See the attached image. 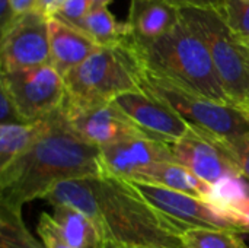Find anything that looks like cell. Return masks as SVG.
<instances>
[{
	"label": "cell",
	"instance_id": "obj_28",
	"mask_svg": "<svg viewBox=\"0 0 249 248\" xmlns=\"http://www.w3.org/2000/svg\"><path fill=\"white\" fill-rule=\"evenodd\" d=\"M166 4H171L179 10L184 9H200V10H214L223 15L225 0H159Z\"/></svg>",
	"mask_w": 249,
	"mask_h": 248
},
{
	"label": "cell",
	"instance_id": "obj_35",
	"mask_svg": "<svg viewBox=\"0 0 249 248\" xmlns=\"http://www.w3.org/2000/svg\"><path fill=\"white\" fill-rule=\"evenodd\" d=\"M244 41H245V44L248 45V48H249V38H247V39H244Z\"/></svg>",
	"mask_w": 249,
	"mask_h": 248
},
{
	"label": "cell",
	"instance_id": "obj_27",
	"mask_svg": "<svg viewBox=\"0 0 249 248\" xmlns=\"http://www.w3.org/2000/svg\"><path fill=\"white\" fill-rule=\"evenodd\" d=\"M36 3L38 0H7L6 7L0 12V29L12 22L15 18L34 10Z\"/></svg>",
	"mask_w": 249,
	"mask_h": 248
},
{
	"label": "cell",
	"instance_id": "obj_25",
	"mask_svg": "<svg viewBox=\"0 0 249 248\" xmlns=\"http://www.w3.org/2000/svg\"><path fill=\"white\" fill-rule=\"evenodd\" d=\"M89 12V0H66L57 10V13L50 19H57L71 28H77Z\"/></svg>",
	"mask_w": 249,
	"mask_h": 248
},
{
	"label": "cell",
	"instance_id": "obj_14",
	"mask_svg": "<svg viewBox=\"0 0 249 248\" xmlns=\"http://www.w3.org/2000/svg\"><path fill=\"white\" fill-rule=\"evenodd\" d=\"M51 66L64 77L99 48L89 37L57 19H50Z\"/></svg>",
	"mask_w": 249,
	"mask_h": 248
},
{
	"label": "cell",
	"instance_id": "obj_16",
	"mask_svg": "<svg viewBox=\"0 0 249 248\" xmlns=\"http://www.w3.org/2000/svg\"><path fill=\"white\" fill-rule=\"evenodd\" d=\"M134 181L162 186L203 200H207L212 193V184L203 181L178 162H156L143 170Z\"/></svg>",
	"mask_w": 249,
	"mask_h": 248
},
{
	"label": "cell",
	"instance_id": "obj_13",
	"mask_svg": "<svg viewBox=\"0 0 249 248\" xmlns=\"http://www.w3.org/2000/svg\"><path fill=\"white\" fill-rule=\"evenodd\" d=\"M105 172L127 181L156 162H177L171 146L152 139L146 133L134 134L99 148Z\"/></svg>",
	"mask_w": 249,
	"mask_h": 248
},
{
	"label": "cell",
	"instance_id": "obj_12",
	"mask_svg": "<svg viewBox=\"0 0 249 248\" xmlns=\"http://www.w3.org/2000/svg\"><path fill=\"white\" fill-rule=\"evenodd\" d=\"M114 102L143 133L169 146L182 139L191 129L165 102L143 89L118 95Z\"/></svg>",
	"mask_w": 249,
	"mask_h": 248
},
{
	"label": "cell",
	"instance_id": "obj_24",
	"mask_svg": "<svg viewBox=\"0 0 249 248\" xmlns=\"http://www.w3.org/2000/svg\"><path fill=\"white\" fill-rule=\"evenodd\" d=\"M38 235L47 248H74L64 237L53 216L42 213L38 221Z\"/></svg>",
	"mask_w": 249,
	"mask_h": 248
},
{
	"label": "cell",
	"instance_id": "obj_23",
	"mask_svg": "<svg viewBox=\"0 0 249 248\" xmlns=\"http://www.w3.org/2000/svg\"><path fill=\"white\" fill-rule=\"evenodd\" d=\"M222 16L238 37L249 38V0H225Z\"/></svg>",
	"mask_w": 249,
	"mask_h": 248
},
{
	"label": "cell",
	"instance_id": "obj_9",
	"mask_svg": "<svg viewBox=\"0 0 249 248\" xmlns=\"http://www.w3.org/2000/svg\"><path fill=\"white\" fill-rule=\"evenodd\" d=\"M51 64L50 18L36 10L0 29V73Z\"/></svg>",
	"mask_w": 249,
	"mask_h": 248
},
{
	"label": "cell",
	"instance_id": "obj_15",
	"mask_svg": "<svg viewBox=\"0 0 249 248\" xmlns=\"http://www.w3.org/2000/svg\"><path fill=\"white\" fill-rule=\"evenodd\" d=\"M181 10L159 0H131L125 20L130 34L140 39H153L175 28Z\"/></svg>",
	"mask_w": 249,
	"mask_h": 248
},
{
	"label": "cell",
	"instance_id": "obj_4",
	"mask_svg": "<svg viewBox=\"0 0 249 248\" xmlns=\"http://www.w3.org/2000/svg\"><path fill=\"white\" fill-rule=\"evenodd\" d=\"M137 82L140 89L165 102L193 129L207 132L223 142L249 133V117L245 110L187 91L147 70L139 60Z\"/></svg>",
	"mask_w": 249,
	"mask_h": 248
},
{
	"label": "cell",
	"instance_id": "obj_34",
	"mask_svg": "<svg viewBox=\"0 0 249 248\" xmlns=\"http://www.w3.org/2000/svg\"><path fill=\"white\" fill-rule=\"evenodd\" d=\"M6 1H7V0H0V12L6 7Z\"/></svg>",
	"mask_w": 249,
	"mask_h": 248
},
{
	"label": "cell",
	"instance_id": "obj_5",
	"mask_svg": "<svg viewBox=\"0 0 249 248\" xmlns=\"http://www.w3.org/2000/svg\"><path fill=\"white\" fill-rule=\"evenodd\" d=\"M181 18L207 45L232 104L249 110V48L245 41L214 10L184 9Z\"/></svg>",
	"mask_w": 249,
	"mask_h": 248
},
{
	"label": "cell",
	"instance_id": "obj_31",
	"mask_svg": "<svg viewBox=\"0 0 249 248\" xmlns=\"http://www.w3.org/2000/svg\"><path fill=\"white\" fill-rule=\"evenodd\" d=\"M235 215L242 219L245 225V235H249V197L235 209Z\"/></svg>",
	"mask_w": 249,
	"mask_h": 248
},
{
	"label": "cell",
	"instance_id": "obj_17",
	"mask_svg": "<svg viewBox=\"0 0 249 248\" xmlns=\"http://www.w3.org/2000/svg\"><path fill=\"white\" fill-rule=\"evenodd\" d=\"M51 115L34 123L0 126V170L31 149L50 129Z\"/></svg>",
	"mask_w": 249,
	"mask_h": 248
},
{
	"label": "cell",
	"instance_id": "obj_19",
	"mask_svg": "<svg viewBox=\"0 0 249 248\" xmlns=\"http://www.w3.org/2000/svg\"><path fill=\"white\" fill-rule=\"evenodd\" d=\"M53 218L63 231L67 241L74 248H98L101 244L99 234L92 221L80 210L66 206L54 205Z\"/></svg>",
	"mask_w": 249,
	"mask_h": 248
},
{
	"label": "cell",
	"instance_id": "obj_22",
	"mask_svg": "<svg viewBox=\"0 0 249 248\" xmlns=\"http://www.w3.org/2000/svg\"><path fill=\"white\" fill-rule=\"evenodd\" d=\"M249 197V184L242 175H229L212 186V193L206 202L235 215V209ZM236 216V215H235ZM241 219V218H239Z\"/></svg>",
	"mask_w": 249,
	"mask_h": 248
},
{
	"label": "cell",
	"instance_id": "obj_3",
	"mask_svg": "<svg viewBox=\"0 0 249 248\" xmlns=\"http://www.w3.org/2000/svg\"><path fill=\"white\" fill-rule=\"evenodd\" d=\"M125 42L147 70L209 99L232 104L207 45L182 18L175 28L158 38L140 39L128 34Z\"/></svg>",
	"mask_w": 249,
	"mask_h": 248
},
{
	"label": "cell",
	"instance_id": "obj_6",
	"mask_svg": "<svg viewBox=\"0 0 249 248\" xmlns=\"http://www.w3.org/2000/svg\"><path fill=\"white\" fill-rule=\"evenodd\" d=\"M67 96L77 101H114L118 95L140 91L137 60L125 39L114 48H99L64 76Z\"/></svg>",
	"mask_w": 249,
	"mask_h": 248
},
{
	"label": "cell",
	"instance_id": "obj_11",
	"mask_svg": "<svg viewBox=\"0 0 249 248\" xmlns=\"http://www.w3.org/2000/svg\"><path fill=\"white\" fill-rule=\"evenodd\" d=\"M171 151L178 164L212 186L225 177L242 175L228 145L207 132L191 127Z\"/></svg>",
	"mask_w": 249,
	"mask_h": 248
},
{
	"label": "cell",
	"instance_id": "obj_32",
	"mask_svg": "<svg viewBox=\"0 0 249 248\" xmlns=\"http://www.w3.org/2000/svg\"><path fill=\"white\" fill-rule=\"evenodd\" d=\"M112 0H89L90 9H98V7H108V4Z\"/></svg>",
	"mask_w": 249,
	"mask_h": 248
},
{
	"label": "cell",
	"instance_id": "obj_36",
	"mask_svg": "<svg viewBox=\"0 0 249 248\" xmlns=\"http://www.w3.org/2000/svg\"><path fill=\"white\" fill-rule=\"evenodd\" d=\"M247 111V114H248V117H249V110H245Z\"/></svg>",
	"mask_w": 249,
	"mask_h": 248
},
{
	"label": "cell",
	"instance_id": "obj_18",
	"mask_svg": "<svg viewBox=\"0 0 249 248\" xmlns=\"http://www.w3.org/2000/svg\"><path fill=\"white\" fill-rule=\"evenodd\" d=\"M104 48L118 47L130 34L125 22H118L108 7L90 9L86 18L76 28Z\"/></svg>",
	"mask_w": 249,
	"mask_h": 248
},
{
	"label": "cell",
	"instance_id": "obj_1",
	"mask_svg": "<svg viewBox=\"0 0 249 248\" xmlns=\"http://www.w3.org/2000/svg\"><path fill=\"white\" fill-rule=\"evenodd\" d=\"M45 200L80 210L95 225L101 243L124 247L184 248L187 231L152 206L130 181L104 174L55 184Z\"/></svg>",
	"mask_w": 249,
	"mask_h": 248
},
{
	"label": "cell",
	"instance_id": "obj_20",
	"mask_svg": "<svg viewBox=\"0 0 249 248\" xmlns=\"http://www.w3.org/2000/svg\"><path fill=\"white\" fill-rule=\"evenodd\" d=\"M0 248H47L28 231L22 212L0 205Z\"/></svg>",
	"mask_w": 249,
	"mask_h": 248
},
{
	"label": "cell",
	"instance_id": "obj_33",
	"mask_svg": "<svg viewBox=\"0 0 249 248\" xmlns=\"http://www.w3.org/2000/svg\"><path fill=\"white\" fill-rule=\"evenodd\" d=\"M98 248H146V247H124V246H117V244H107V243H101Z\"/></svg>",
	"mask_w": 249,
	"mask_h": 248
},
{
	"label": "cell",
	"instance_id": "obj_29",
	"mask_svg": "<svg viewBox=\"0 0 249 248\" xmlns=\"http://www.w3.org/2000/svg\"><path fill=\"white\" fill-rule=\"evenodd\" d=\"M0 121L1 124H19V123H25V120L22 118V115L19 114L15 102L12 101V98L9 96V94L0 88Z\"/></svg>",
	"mask_w": 249,
	"mask_h": 248
},
{
	"label": "cell",
	"instance_id": "obj_10",
	"mask_svg": "<svg viewBox=\"0 0 249 248\" xmlns=\"http://www.w3.org/2000/svg\"><path fill=\"white\" fill-rule=\"evenodd\" d=\"M61 111L70 127L83 140L98 148L143 133L114 101H77L66 94Z\"/></svg>",
	"mask_w": 249,
	"mask_h": 248
},
{
	"label": "cell",
	"instance_id": "obj_2",
	"mask_svg": "<svg viewBox=\"0 0 249 248\" xmlns=\"http://www.w3.org/2000/svg\"><path fill=\"white\" fill-rule=\"evenodd\" d=\"M107 174L101 151L83 140L61 111L51 114L48 132L25 153L0 170V205L22 210L35 199H45L51 189L67 180Z\"/></svg>",
	"mask_w": 249,
	"mask_h": 248
},
{
	"label": "cell",
	"instance_id": "obj_30",
	"mask_svg": "<svg viewBox=\"0 0 249 248\" xmlns=\"http://www.w3.org/2000/svg\"><path fill=\"white\" fill-rule=\"evenodd\" d=\"M66 0H38L34 10L42 13L47 18H53Z\"/></svg>",
	"mask_w": 249,
	"mask_h": 248
},
{
	"label": "cell",
	"instance_id": "obj_26",
	"mask_svg": "<svg viewBox=\"0 0 249 248\" xmlns=\"http://www.w3.org/2000/svg\"><path fill=\"white\" fill-rule=\"evenodd\" d=\"M229 151L232 152L242 177L249 180V133L238 136L231 140H225Z\"/></svg>",
	"mask_w": 249,
	"mask_h": 248
},
{
	"label": "cell",
	"instance_id": "obj_21",
	"mask_svg": "<svg viewBox=\"0 0 249 248\" xmlns=\"http://www.w3.org/2000/svg\"><path fill=\"white\" fill-rule=\"evenodd\" d=\"M184 248H249L242 234L232 229L191 228L182 234Z\"/></svg>",
	"mask_w": 249,
	"mask_h": 248
},
{
	"label": "cell",
	"instance_id": "obj_7",
	"mask_svg": "<svg viewBox=\"0 0 249 248\" xmlns=\"http://www.w3.org/2000/svg\"><path fill=\"white\" fill-rule=\"evenodd\" d=\"M0 88L9 94L25 123L58 111L67 94L64 77L51 64L0 73Z\"/></svg>",
	"mask_w": 249,
	"mask_h": 248
},
{
	"label": "cell",
	"instance_id": "obj_8",
	"mask_svg": "<svg viewBox=\"0 0 249 248\" xmlns=\"http://www.w3.org/2000/svg\"><path fill=\"white\" fill-rule=\"evenodd\" d=\"M130 183L152 206H155L159 212L177 222L184 229H232L245 234V225L242 219L213 206L203 199L150 183Z\"/></svg>",
	"mask_w": 249,
	"mask_h": 248
}]
</instances>
